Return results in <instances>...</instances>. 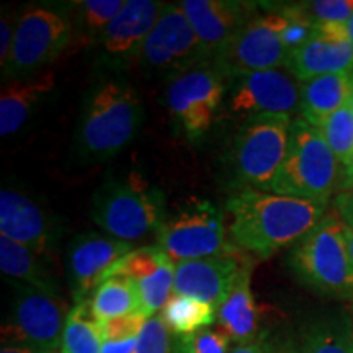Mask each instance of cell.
<instances>
[{
    "instance_id": "cell-1",
    "label": "cell",
    "mask_w": 353,
    "mask_h": 353,
    "mask_svg": "<svg viewBox=\"0 0 353 353\" xmlns=\"http://www.w3.org/2000/svg\"><path fill=\"white\" fill-rule=\"evenodd\" d=\"M232 242L257 259H268L293 245L325 216V205L280 196L260 190H242L229 198Z\"/></svg>"
},
{
    "instance_id": "cell-2",
    "label": "cell",
    "mask_w": 353,
    "mask_h": 353,
    "mask_svg": "<svg viewBox=\"0 0 353 353\" xmlns=\"http://www.w3.org/2000/svg\"><path fill=\"white\" fill-rule=\"evenodd\" d=\"M143 121V100L130 82L120 77L100 81L83 100L74 151L83 162L112 159L136 138Z\"/></svg>"
},
{
    "instance_id": "cell-3",
    "label": "cell",
    "mask_w": 353,
    "mask_h": 353,
    "mask_svg": "<svg viewBox=\"0 0 353 353\" xmlns=\"http://www.w3.org/2000/svg\"><path fill=\"white\" fill-rule=\"evenodd\" d=\"M286 265L304 286L324 296L353 298V260L343 223L325 213L307 234L291 245Z\"/></svg>"
},
{
    "instance_id": "cell-4",
    "label": "cell",
    "mask_w": 353,
    "mask_h": 353,
    "mask_svg": "<svg viewBox=\"0 0 353 353\" xmlns=\"http://www.w3.org/2000/svg\"><path fill=\"white\" fill-rule=\"evenodd\" d=\"M342 165L317 128L303 118L291 121L286 156L268 192L325 205L339 187Z\"/></svg>"
},
{
    "instance_id": "cell-5",
    "label": "cell",
    "mask_w": 353,
    "mask_h": 353,
    "mask_svg": "<svg viewBox=\"0 0 353 353\" xmlns=\"http://www.w3.org/2000/svg\"><path fill=\"white\" fill-rule=\"evenodd\" d=\"M167 213L165 193L134 174L110 179L97 188L90 210L97 226L130 244L156 232Z\"/></svg>"
},
{
    "instance_id": "cell-6",
    "label": "cell",
    "mask_w": 353,
    "mask_h": 353,
    "mask_svg": "<svg viewBox=\"0 0 353 353\" xmlns=\"http://www.w3.org/2000/svg\"><path fill=\"white\" fill-rule=\"evenodd\" d=\"M74 39L69 12L52 7H33L17 20L15 39L8 61L2 68L7 81L38 76L68 50Z\"/></svg>"
},
{
    "instance_id": "cell-7",
    "label": "cell",
    "mask_w": 353,
    "mask_h": 353,
    "mask_svg": "<svg viewBox=\"0 0 353 353\" xmlns=\"http://www.w3.org/2000/svg\"><path fill=\"white\" fill-rule=\"evenodd\" d=\"M290 114H259L242 123L234 136L232 167L239 182L255 190H270L286 156Z\"/></svg>"
},
{
    "instance_id": "cell-8",
    "label": "cell",
    "mask_w": 353,
    "mask_h": 353,
    "mask_svg": "<svg viewBox=\"0 0 353 353\" xmlns=\"http://www.w3.org/2000/svg\"><path fill=\"white\" fill-rule=\"evenodd\" d=\"M157 245L174 262L205 259L228 250L223 213L210 200L185 201L167 213L156 231Z\"/></svg>"
},
{
    "instance_id": "cell-9",
    "label": "cell",
    "mask_w": 353,
    "mask_h": 353,
    "mask_svg": "<svg viewBox=\"0 0 353 353\" xmlns=\"http://www.w3.org/2000/svg\"><path fill=\"white\" fill-rule=\"evenodd\" d=\"M211 61L180 3L167 6L145 39L138 63L148 76L175 79Z\"/></svg>"
},
{
    "instance_id": "cell-10",
    "label": "cell",
    "mask_w": 353,
    "mask_h": 353,
    "mask_svg": "<svg viewBox=\"0 0 353 353\" xmlns=\"http://www.w3.org/2000/svg\"><path fill=\"white\" fill-rule=\"evenodd\" d=\"M226 79L213 61H206L169 82L167 107L188 141L205 138L211 130L226 95Z\"/></svg>"
},
{
    "instance_id": "cell-11",
    "label": "cell",
    "mask_w": 353,
    "mask_h": 353,
    "mask_svg": "<svg viewBox=\"0 0 353 353\" xmlns=\"http://www.w3.org/2000/svg\"><path fill=\"white\" fill-rule=\"evenodd\" d=\"M286 17L280 10L257 15L219 52L213 63L226 77H239L259 70L278 69L286 64L288 52L283 43Z\"/></svg>"
},
{
    "instance_id": "cell-12",
    "label": "cell",
    "mask_w": 353,
    "mask_h": 353,
    "mask_svg": "<svg viewBox=\"0 0 353 353\" xmlns=\"http://www.w3.org/2000/svg\"><path fill=\"white\" fill-rule=\"evenodd\" d=\"M10 283L15 288V298L10 317L2 327V343H25L39 352L59 350L70 309L61 298L15 281Z\"/></svg>"
},
{
    "instance_id": "cell-13",
    "label": "cell",
    "mask_w": 353,
    "mask_h": 353,
    "mask_svg": "<svg viewBox=\"0 0 353 353\" xmlns=\"http://www.w3.org/2000/svg\"><path fill=\"white\" fill-rule=\"evenodd\" d=\"M301 82L286 68L259 70L234 77L228 112L239 120L259 114H291L299 110Z\"/></svg>"
},
{
    "instance_id": "cell-14",
    "label": "cell",
    "mask_w": 353,
    "mask_h": 353,
    "mask_svg": "<svg viewBox=\"0 0 353 353\" xmlns=\"http://www.w3.org/2000/svg\"><path fill=\"white\" fill-rule=\"evenodd\" d=\"M247 262L232 247L211 257L176 262L174 294L195 298L218 311Z\"/></svg>"
},
{
    "instance_id": "cell-15",
    "label": "cell",
    "mask_w": 353,
    "mask_h": 353,
    "mask_svg": "<svg viewBox=\"0 0 353 353\" xmlns=\"http://www.w3.org/2000/svg\"><path fill=\"white\" fill-rule=\"evenodd\" d=\"M130 242L99 232L79 234L68 252V273L74 303L88 301L107 273L132 252Z\"/></svg>"
},
{
    "instance_id": "cell-16",
    "label": "cell",
    "mask_w": 353,
    "mask_h": 353,
    "mask_svg": "<svg viewBox=\"0 0 353 353\" xmlns=\"http://www.w3.org/2000/svg\"><path fill=\"white\" fill-rule=\"evenodd\" d=\"M110 275H123L134 281L143 303V316L148 319L159 314L174 296L175 262L157 244L134 249L114 265L107 273Z\"/></svg>"
},
{
    "instance_id": "cell-17",
    "label": "cell",
    "mask_w": 353,
    "mask_h": 353,
    "mask_svg": "<svg viewBox=\"0 0 353 353\" xmlns=\"http://www.w3.org/2000/svg\"><path fill=\"white\" fill-rule=\"evenodd\" d=\"M165 3L156 0H126L117 19L100 34L97 46L110 65H125L139 59L141 51L165 10Z\"/></svg>"
},
{
    "instance_id": "cell-18",
    "label": "cell",
    "mask_w": 353,
    "mask_h": 353,
    "mask_svg": "<svg viewBox=\"0 0 353 353\" xmlns=\"http://www.w3.org/2000/svg\"><path fill=\"white\" fill-rule=\"evenodd\" d=\"M285 68L299 82L327 74L352 72L353 44L345 23H316L314 34L288 56Z\"/></svg>"
},
{
    "instance_id": "cell-19",
    "label": "cell",
    "mask_w": 353,
    "mask_h": 353,
    "mask_svg": "<svg viewBox=\"0 0 353 353\" xmlns=\"http://www.w3.org/2000/svg\"><path fill=\"white\" fill-rule=\"evenodd\" d=\"M180 6L211 59L257 17V3L244 0H183Z\"/></svg>"
},
{
    "instance_id": "cell-20",
    "label": "cell",
    "mask_w": 353,
    "mask_h": 353,
    "mask_svg": "<svg viewBox=\"0 0 353 353\" xmlns=\"http://www.w3.org/2000/svg\"><path fill=\"white\" fill-rule=\"evenodd\" d=\"M0 234L38 257L51 254L59 236L51 218L38 203L12 188L0 192Z\"/></svg>"
},
{
    "instance_id": "cell-21",
    "label": "cell",
    "mask_w": 353,
    "mask_h": 353,
    "mask_svg": "<svg viewBox=\"0 0 353 353\" xmlns=\"http://www.w3.org/2000/svg\"><path fill=\"white\" fill-rule=\"evenodd\" d=\"M54 87L56 77L52 72L3 83L0 92V136L7 138L20 131Z\"/></svg>"
},
{
    "instance_id": "cell-22",
    "label": "cell",
    "mask_w": 353,
    "mask_h": 353,
    "mask_svg": "<svg viewBox=\"0 0 353 353\" xmlns=\"http://www.w3.org/2000/svg\"><path fill=\"white\" fill-rule=\"evenodd\" d=\"M252 262H247L237 276L226 301L216 311L218 329L231 339L234 345L249 343L259 337V309L252 286Z\"/></svg>"
},
{
    "instance_id": "cell-23",
    "label": "cell",
    "mask_w": 353,
    "mask_h": 353,
    "mask_svg": "<svg viewBox=\"0 0 353 353\" xmlns=\"http://www.w3.org/2000/svg\"><path fill=\"white\" fill-rule=\"evenodd\" d=\"M353 94L352 72L327 74L301 82L299 114L309 125L316 126L329 114L350 103Z\"/></svg>"
},
{
    "instance_id": "cell-24",
    "label": "cell",
    "mask_w": 353,
    "mask_h": 353,
    "mask_svg": "<svg viewBox=\"0 0 353 353\" xmlns=\"http://www.w3.org/2000/svg\"><path fill=\"white\" fill-rule=\"evenodd\" d=\"M0 270L10 281L34 288L52 298H61L59 286L52 273L37 254L0 234Z\"/></svg>"
},
{
    "instance_id": "cell-25",
    "label": "cell",
    "mask_w": 353,
    "mask_h": 353,
    "mask_svg": "<svg viewBox=\"0 0 353 353\" xmlns=\"http://www.w3.org/2000/svg\"><path fill=\"white\" fill-rule=\"evenodd\" d=\"M90 307L99 322L130 314H143V303L134 281L123 275L105 278L92 294Z\"/></svg>"
},
{
    "instance_id": "cell-26",
    "label": "cell",
    "mask_w": 353,
    "mask_h": 353,
    "mask_svg": "<svg viewBox=\"0 0 353 353\" xmlns=\"http://www.w3.org/2000/svg\"><path fill=\"white\" fill-rule=\"evenodd\" d=\"M299 353H353V322L347 317H322L303 329Z\"/></svg>"
},
{
    "instance_id": "cell-27",
    "label": "cell",
    "mask_w": 353,
    "mask_h": 353,
    "mask_svg": "<svg viewBox=\"0 0 353 353\" xmlns=\"http://www.w3.org/2000/svg\"><path fill=\"white\" fill-rule=\"evenodd\" d=\"M101 325L95 319L88 301L74 303L65 319L61 353H101Z\"/></svg>"
},
{
    "instance_id": "cell-28",
    "label": "cell",
    "mask_w": 353,
    "mask_h": 353,
    "mask_svg": "<svg viewBox=\"0 0 353 353\" xmlns=\"http://www.w3.org/2000/svg\"><path fill=\"white\" fill-rule=\"evenodd\" d=\"M126 0H81L70 6V21L74 38L85 43H97L105 28L117 19Z\"/></svg>"
},
{
    "instance_id": "cell-29",
    "label": "cell",
    "mask_w": 353,
    "mask_h": 353,
    "mask_svg": "<svg viewBox=\"0 0 353 353\" xmlns=\"http://www.w3.org/2000/svg\"><path fill=\"white\" fill-rule=\"evenodd\" d=\"M159 314L175 335H192L210 329L216 322V309L195 298L174 294Z\"/></svg>"
},
{
    "instance_id": "cell-30",
    "label": "cell",
    "mask_w": 353,
    "mask_h": 353,
    "mask_svg": "<svg viewBox=\"0 0 353 353\" xmlns=\"http://www.w3.org/2000/svg\"><path fill=\"white\" fill-rule=\"evenodd\" d=\"M321 136L324 138L325 144L341 162L345 165L353 159V112L350 103L337 110L327 118L314 126Z\"/></svg>"
},
{
    "instance_id": "cell-31",
    "label": "cell",
    "mask_w": 353,
    "mask_h": 353,
    "mask_svg": "<svg viewBox=\"0 0 353 353\" xmlns=\"http://www.w3.org/2000/svg\"><path fill=\"white\" fill-rule=\"evenodd\" d=\"M145 321L148 317L143 314H130L100 322L103 337L101 353H132Z\"/></svg>"
},
{
    "instance_id": "cell-32",
    "label": "cell",
    "mask_w": 353,
    "mask_h": 353,
    "mask_svg": "<svg viewBox=\"0 0 353 353\" xmlns=\"http://www.w3.org/2000/svg\"><path fill=\"white\" fill-rule=\"evenodd\" d=\"M231 339L219 329H205L192 335H175L174 353H229Z\"/></svg>"
},
{
    "instance_id": "cell-33",
    "label": "cell",
    "mask_w": 353,
    "mask_h": 353,
    "mask_svg": "<svg viewBox=\"0 0 353 353\" xmlns=\"http://www.w3.org/2000/svg\"><path fill=\"white\" fill-rule=\"evenodd\" d=\"M175 334L167 327L161 314L149 317L141 330L132 353H174Z\"/></svg>"
},
{
    "instance_id": "cell-34",
    "label": "cell",
    "mask_w": 353,
    "mask_h": 353,
    "mask_svg": "<svg viewBox=\"0 0 353 353\" xmlns=\"http://www.w3.org/2000/svg\"><path fill=\"white\" fill-rule=\"evenodd\" d=\"M299 7L314 23H347L353 13V0H314Z\"/></svg>"
},
{
    "instance_id": "cell-35",
    "label": "cell",
    "mask_w": 353,
    "mask_h": 353,
    "mask_svg": "<svg viewBox=\"0 0 353 353\" xmlns=\"http://www.w3.org/2000/svg\"><path fill=\"white\" fill-rule=\"evenodd\" d=\"M15 30L17 21L13 23V19L10 15H2L0 20V65H6L8 61V56L12 52L13 39H15Z\"/></svg>"
},
{
    "instance_id": "cell-36",
    "label": "cell",
    "mask_w": 353,
    "mask_h": 353,
    "mask_svg": "<svg viewBox=\"0 0 353 353\" xmlns=\"http://www.w3.org/2000/svg\"><path fill=\"white\" fill-rule=\"evenodd\" d=\"M335 214L341 218L345 226L353 228V190L337 193L334 200Z\"/></svg>"
},
{
    "instance_id": "cell-37",
    "label": "cell",
    "mask_w": 353,
    "mask_h": 353,
    "mask_svg": "<svg viewBox=\"0 0 353 353\" xmlns=\"http://www.w3.org/2000/svg\"><path fill=\"white\" fill-rule=\"evenodd\" d=\"M268 347L265 345L263 335H259L257 339L249 343H242V345H236L231 348L229 353H267Z\"/></svg>"
},
{
    "instance_id": "cell-38",
    "label": "cell",
    "mask_w": 353,
    "mask_h": 353,
    "mask_svg": "<svg viewBox=\"0 0 353 353\" xmlns=\"http://www.w3.org/2000/svg\"><path fill=\"white\" fill-rule=\"evenodd\" d=\"M348 190H353V159L348 164L342 165L341 170V179H339V187L337 192H348Z\"/></svg>"
},
{
    "instance_id": "cell-39",
    "label": "cell",
    "mask_w": 353,
    "mask_h": 353,
    "mask_svg": "<svg viewBox=\"0 0 353 353\" xmlns=\"http://www.w3.org/2000/svg\"><path fill=\"white\" fill-rule=\"evenodd\" d=\"M0 353H41L37 348L25 345V343H12L6 342L2 343V348H0Z\"/></svg>"
},
{
    "instance_id": "cell-40",
    "label": "cell",
    "mask_w": 353,
    "mask_h": 353,
    "mask_svg": "<svg viewBox=\"0 0 353 353\" xmlns=\"http://www.w3.org/2000/svg\"><path fill=\"white\" fill-rule=\"evenodd\" d=\"M267 353H299V350H298V347L293 345L291 342H281L272 348L268 347Z\"/></svg>"
},
{
    "instance_id": "cell-41",
    "label": "cell",
    "mask_w": 353,
    "mask_h": 353,
    "mask_svg": "<svg viewBox=\"0 0 353 353\" xmlns=\"http://www.w3.org/2000/svg\"><path fill=\"white\" fill-rule=\"evenodd\" d=\"M343 231H345V239H347V245L348 250H350L352 260H353V228H348L343 224Z\"/></svg>"
},
{
    "instance_id": "cell-42",
    "label": "cell",
    "mask_w": 353,
    "mask_h": 353,
    "mask_svg": "<svg viewBox=\"0 0 353 353\" xmlns=\"http://www.w3.org/2000/svg\"><path fill=\"white\" fill-rule=\"evenodd\" d=\"M345 26H347V32H348V38H350V41L353 44V13H352L350 19H348Z\"/></svg>"
},
{
    "instance_id": "cell-43",
    "label": "cell",
    "mask_w": 353,
    "mask_h": 353,
    "mask_svg": "<svg viewBox=\"0 0 353 353\" xmlns=\"http://www.w3.org/2000/svg\"><path fill=\"white\" fill-rule=\"evenodd\" d=\"M350 108H352V112H353V94H352V99H350Z\"/></svg>"
},
{
    "instance_id": "cell-44",
    "label": "cell",
    "mask_w": 353,
    "mask_h": 353,
    "mask_svg": "<svg viewBox=\"0 0 353 353\" xmlns=\"http://www.w3.org/2000/svg\"><path fill=\"white\" fill-rule=\"evenodd\" d=\"M41 353H61L59 350H52V352H41Z\"/></svg>"
},
{
    "instance_id": "cell-45",
    "label": "cell",
    "mask_w": 353,
    "mask_h": 353,
    "mask_svg": "<svg viewBox=\"0 0 353 353\" xmlns=\"http://www.w3.org/2000/svg\"><path fill=\"white\" fill-rule=\"evenodd\" d=\"M352 312H353V306H352Z\"/></svg>"
}]
</instances>
